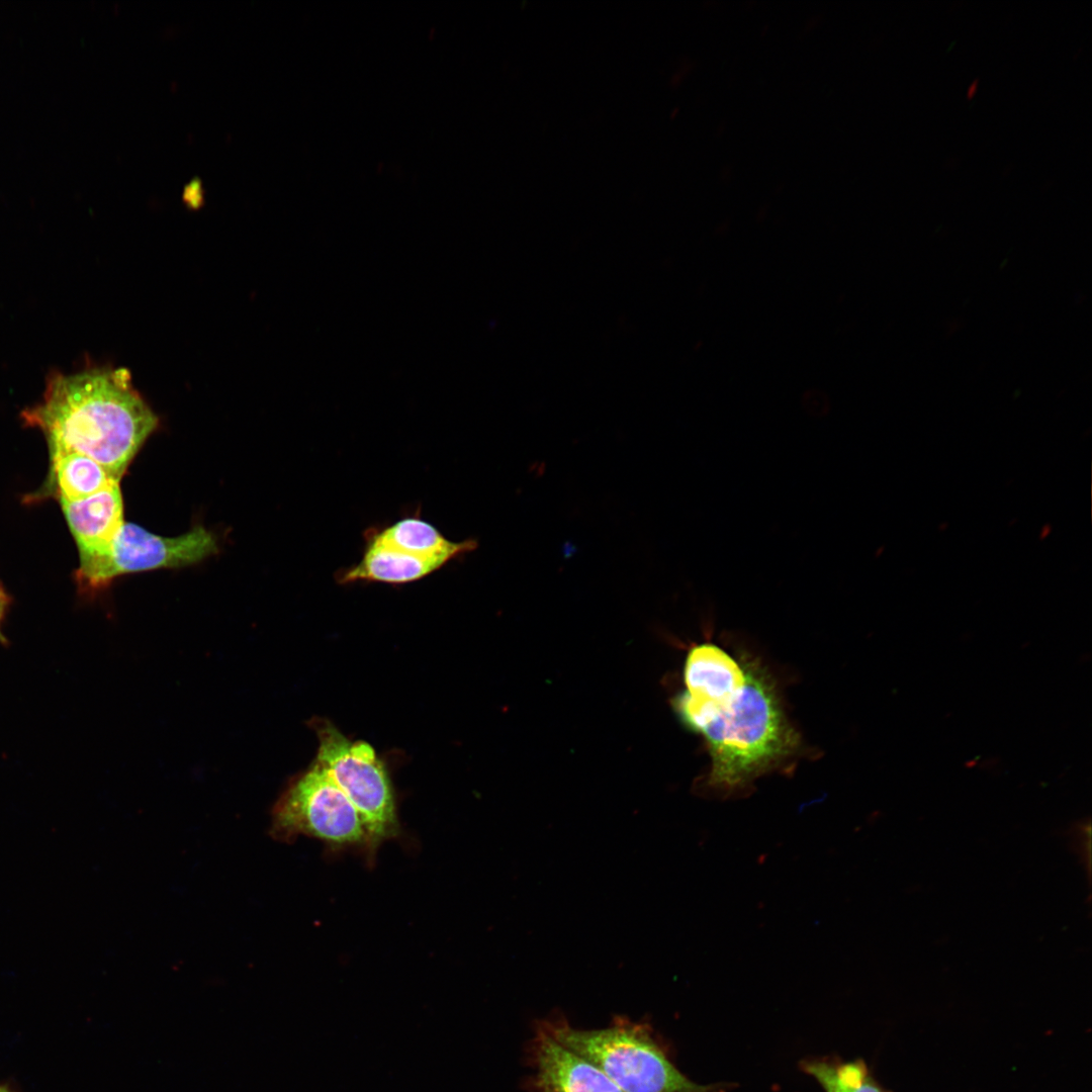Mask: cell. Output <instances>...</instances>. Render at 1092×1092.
I'll use <instances>...</instances> for the list:
<instances>
[{
  "label": "cell",
  "instance_id": "6da1fadb",
  "mask_svg": "<svg viewBox=\"0 0 1092 1092\" xmlns=\"http://www.w3.org/2000/svg\"><path fill=\"white\" fill-rule=\"evenodd\" d=\"M23 418L43 432L50 450L85 454L117 481L159 423L123 368L56 374Z\"/></svg>",
  "mask_w": 1092,
  "mask_h": 1092
},
{
  "label": "cell",
  "instance_id": "7a4b0ae2",
  "mask_svg": "<svg viewBox=\"0 0 1092 1092\" xmlns=\"http://www.w3.org/2000/svg\"><path fill=\"white\" fill-rule=\"evenodd\" d=\"M742 693L699 731L709 747L707 780L719 798L743 796L760 775L793 754L798 737L767 676L749 664Z\"/></svg>",
  "mask_w": 1092,
  "mask_h": 1092
},
{
  "label": "cell",
  "instance_id": "3957f363",
  "mask_svg": "<svg viewBox=\"0 0 1092 1092\" xmlns=\"http://www.w3.org/2000/svg\"><path fill=\"white\" fill-rule=\"evenodd\" d=\"M556 1041L603 1071L624 1092H713L684 1075L646 1020L616 1015L607 1027L581 1029L554 1012L535 1021Z\"/></svg>",
  "mask_w": 1092,
  "mask_h": 1092
},
{
  "label": "cell",
  "instance_id": "277c9868",
  "mask_svg": "<svg viewBox=\"0 0 1092 1092\" xmlns=\"http://www.w3.org/2000/svg\"><path fill=\"white\" fill-rule=\"evenodd\" d=\"M320 745L316 763L346 795L359 813L367 833V848L398 831L394 798L382 762L366 742H351L329 723L316 726Z\"/></svg>",
  "mask_w": 1092,
  "mask_h": 1092
},
{
  "label": "cell",
  "instance_id": "5b68a950",
  "mask_svg": "<svg viewBox=\"0 0 1092 1092\" xmlns=\"http://www.w3.org/2000/svg\"><path fill=\"white\" fill-rule=\"evenodd\" d=\"M269 832L282 842L305 835L338 845H367L359 813L316 762L279 798Z\"/></svg>",
  "mask_w": 1092,
  "mask_h": 1092
},
{
  "label": "cell",
  "instance_id": "8992f818",
  "mask_svg": "<svg viewBox=\"0 0 1092 1092\" xmlns=\"http://www.w3.org/2000/svg\"><path fill=\"white\" fill-rule=\"evenodd\" d=\"M216 542L201 526L180 536L163 537L124 522L108 552L88 568L78 570L77 577L88 588H101L119 575L198 563L217 552Z\"/></svg>",
  "mask_w": 1092,
  "mask_h": 1092
},
{
  "label": "cell",
  "instance_id": "52a82bcc",
  "mask_svg": "<svg viewBox=\"0 0 1092 1092\" xmlns=\"http://www.w3.org/2000/svg\"><path fill=\"white\" fill-rule=\"evenodd\" d=\"M684 675L687 691L676 699L675 708L680 720L697 732L738 698L746 682L744 666L712 644L689 652Z\"/></svg>",
  "mask_w": 1092,
  "mask_h": 1092
},
{
  "label": "cell",
  "instance_id": "ba28073f",
  "mask_svg": "<svg viewBox=\"0 0 1092 1092\" xmlns=\"http://www.w3.org/2000/svg\"><path fill=\"white\" fill-rule=\"evenodd\" d=\"M527 1044V1092H624L597 1066L556 1041L536 1022Z\"/></svg>",
  "mask_w": 1092,
  "mask_h": 1092
},
{
  "label": "cell",
  "instance_id": "9c48e42d",
  "mask_svg": "<svg viewBox=\"0 0 1092 1092\" xmlns=\"http://www.w3.org/2000/svg\"><path fill=\"white\" fill-rule=\"evenodd\" d=\"M61 505L79 549L78 570H84L108 552L124 523L119 482L83 499L61 500Z\"/></svg>",
  "mask_w": 1092,
  "mask_h": 1092
},
{
  "label": "cell",
  "instance_id": "30bf717a",
  "mask_svg": "<svg viewBox=\"0 0 1092 1092\" xmlns=\"http://www.w3.org/2000/svg\"><path fill=\"white\" fill-rule=\"evenodd\" d=\"M365 541L414 555L424 559L448 564L474 551L475 539L455 542L447 539L435 526L419 516H408L381 528H371L365 533Z\"/></svg>",
  "mask_w": 1092,
  "mask_h": 1092
},
{
  "label": "cell",
  "instance_id": "8fae6325",
  "mask_svg": "<svg viewBox=\"0 0 1092 1092\" xmlns=\"http://www.w3.org/2000/svg\"><path fill=\"white\" fill-rule=\"evenodd\" d=\"M445 566L436 560L424 559L382 545L366 541L361 559L336 573L339 583L383 582L403 584L420 580Z\"/></svg>",
  "mask_w": 1092,
  "mask_h": 1092
},
{
  "label": "cell",
  "instance_id": "7c38bea8",
  "mask_svg": "<svg viewBox=\"0 0 1092 1092\" xmlns=\"http://www.w3.org/2000/svg\"><path fill=\"white\" fill-rule=\"evenodd\" d=\"M51 455L60 500L83 499L119 482L85 454L53 449Z\"/></svg>",
  "mask_w": 1092,
  "mask_h": 1092
},
{
  "label": "cell",
  "instance_id": "4fadbf2b",
  "mask_svg": "<svg viewBox=\"0 0 1092 1092\" xmlns=\"http://www.w3.org/2000/svg\"><path fill=\"white\" fill-rule=\"evenodd\" d=\"M803 1069L818 1081L825 1092H884L860 1061L842 1064L809 1062Z\"/></svg>",
  "mask_w": 1092,
  "mask_h": 1092
},
{
  "label": "cell",
  "instance_id": "5bb4252c",
  "mask_svg": "<svg viewBox=\"0 0 1092 1092\" xmlns=\"http://www.w3.org/2000/svg\"><path fill=\"white\" fill-rule=\"evenodd\" d=\"M9 603H10V599H9L8 595L0 586V642L1 643L6 642V639H5L4 635L2 634L1 626H2L4 616L6 614V611L8 609Z\"/></svg>",
  "mask_w": 1092,
  "mask_h": 1092
},
{
  "label": "cell",
  "instance_id": "9a60e30c",
  "mask_svg": "<svg viewBox=\"0 0 1092 1092\" xmlns=\"http://www.w3.org/2000/svg\"><path fill=\"white\" fill-rule=\"evenodd\" d=\"M978 83H979V79L977 78V79L973 80V82L969 85V87L967 89V97H968V99L973 98V96L975 95V93L977 91V88H978Z\"/></svg>",
  "mask_w": 1092,
  "mask_h": 1092
},
{
  "label": "cell",
  "instance_id": "2e32d148",
  "mask_svg": "<svg viewBox=\"0 0 1092 1092\" xmlns=\"http://www.w3.org/2000/svg\"><path fill=\"white\" fill-rule=\"evenodd\" d=\"M0 1092H14L8 1085L0 1084Z\"/></svg>",
  "mask_w": 1092,
  "mask_h": 1092
}]
</instances>
